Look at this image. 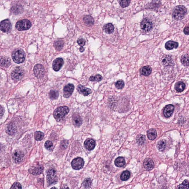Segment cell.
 Here are the masks:
<instances>
[{
  "mask_svg": "<svg viewBox=\"0 0 189 189\" xmlns=\"http://www.w3.org/2000/svg\"><path fill=\"white\" fill-rule=\"evenodd\" d=\"M187 13V9L183 5H179L174 8L172 15L175 20H180L184 18Z\"/></svg>",
  "mask_w": 189,
  "mask_h": 189,
  "instance_id": "1",
  "label": "cell"
},
{
  "mask_svg": "<svg viewBox=\"0 0 189 189\" xmlns=\"http://www.w3.org/2000/svg\"><path fill=\"white\" fill-rule=\"evenodd\" d=\"M69 112V109L66 106L58 107L54 111L53 115L54 118L57 121H60L67 115Z\"/></svg>",
  "mask_w": 189,
  "mask_h": 189,
  "instance_id": "2",
  "label": "cell"
},
{
  "mask_svg": "<svg viewBox=\"0 0 189 189\" xmlns=\"http://www.w3.org/2000/svg\"><path fill=\"white\" fill-rule=\"evenodd\" d=\"M12 58L16 63L20 64L24 62L25 59V54L22 50L18 49L13 51L12 53Z\"/></svg>",
  "mask_w": 189,
  "mask_h": 189,
  "instance_id": "3",
  "label": "cell"
},
{
  "mask_svg": "<svg viewBox=\"0 0 189 189\" xmlns=\"http://www.w3.org/2000/svg\"><path fill=\"white\" fill-rule=\"evenodd\" d=\"M32 26V24L29 20L24 19L17 21L16 24V28L19 31L26 30Z\"/></svg>",
  "mask_w": 189,
  "mask_h": 189,
  "instance_id": "4",
  "label": "cell"
},
{
  "mask_svg": "<svg viewBox=\"0 0 189 189\" xmlns=\"http://www.w3.org/2000/svg\"><path fill=\"white\" fill-rule=\"evenodd\" d=\"M47 180L49 184H54L57 182V177L56 171L54 168H50L47 172Z\"/></svg>",
  "mask_w": 189,
  "mask_h": 189,
  "instance_id": "5",
  "label": "cell"
},
{
  "mask_svg": "<svg viewBox=\"0 0 189 189\" xmlns=\"http://www.w3.org/2000/svg\"><path fill=\"white\" fill-rule=\"evenodd\" d=\"M24 70L20 67H17L15 68L14 70L12 71L11 77L12 79L15 81L21 79L24 76Z\"/></svg>",
  "mask_w": 189,
  "mask_h": 189,
  "instance_id": "6",
  "label": "cell"
},
{
  "mask_svg": "<svg viewBox=\"0 0 189 189\" xmlns=\"http://www.w3.org/2000/svg\"><path fill=\"white\" fill-rule=\"evenodd\" d=\"M141 29L146 32H149L153 28V23L149 19L145 18L142 20L141 24Z\"/></svg>",
  "mask_w": 189,
  "mask_h": 189,
  "instance_id": "7",
  "label": "cell"
},
{
  "mask_svg": "<svg viewBox=\"0 0 189 189\" xmlns=\"http://www.w3.org/2000/svg\"><path fill=\"white\" fill-rule=\"evenodd\" d=\"M84 161L83 159L81 157H77L74 159L71 163V165L73 169L79 170L84 167Z\"/></svg>",
  "mask_w": 189,
  "mask_h": 189,
  "instance_id": "8",
  "label": "cell"
},
{
  "mask_svg": "<svg viewBox=\"0 0 189 189\" xmlns=\"http://www.w3.org/2000/svg\"><path fill=\"white\" fill-rule=\"evenodd\" d=\"M34 73L35 75L38 78H43L45 73L44 66L40 64H37L34 68Z\"/></svg>",
  "mask_w": 189,
  "mask_h": 189,
  "instance_id": "9",
  "label": "cell"
},
{
  "mask_svg": "<svg viewBox=\"0 0 189 189\" xmlns=\"http://www.w3.org/2000/svg\"><path fill=\"white\" fill-rule=\"evenodd\" d=\"M11 29L12 24L9 20H4L0 22V30L3 32H10Z\"/></svg>",
  "mask_w": 189,
  "mask_h": 189,
  "instance_id": "10",
  "label": "cell"
},
{
  "mask_svg": "<svg viewBox=\"0 0 189 189\" xmlns=\"http://www.w3.org/2000/svg\"><path fill=\"white\" fill-rule=\"evenodd\" d=\"M24 153L21 150H16L13 152L12 155V158L13 161L16 163L21 162L24 158Z\"/></svg>",
  "mask_w": 189,
  "mask_h": 189,
  "instance_id": "11",
  "label": "cell"
},
{
  "mask_svg": "<svg viewBox=\"0 0 189 189\" xmlns=\"http://www.w3.org/2000/svg\"><path fill=\"white\" fill-rule=\"evenodd\" d=\"M74 85L73 84H69L65 86L63 89V96L66 98H69L71 96L74 91Z\"/></svg>",
  "mask_w": 189,
  "mask_h": 189,
  "instance_id": "12",
  "label": "cell"
},
{
  "mask_svg": "<svg viewBox=\"0 0 189 189\" xmlns=\"http://www.w3.org/2000/svg\"><path fill=\"white\" fill-rule=\"evenodd\" d=\"M64 64V60L62 58H58L55 59L53 62L52 66L53 69L55 71H58L62 68Z\"/></svg>",
  "mask_w": 189,
  "mask_h": 189,
  "instance_id": "13",
  "label": "cell"
},
{
  "mask_svg": "<svg viewBox=\"0 0 189 189\" xmlns=\"http://www.w3.org/2000/svg\"><path fill=\"white\" fill-rule=\"evenodd\" d=\"M77 90L80 94L85 96H88L92 93V90L89 88L85 87L83 86L79 85L77 86Z\"/></svg>",
  "mask_w": 189,
  "mask_h": 189,
  "instance_id": "14",
  "label": "cell"
},
{
  "mask_svg": "<svg viewBox=\"0 0 189 189\" xmlns=\"http://www.w3.org/2000/svg\"><path fill=\"white\" fill-rule=\"evenodd\" d=\"M84 146L88 150H92L94 149L96 145V141L92 138H88L84 142Z\"/></svg>",
  "mask_w": 189,
  "mask_h": 189,
  "instance_id": "15",
  "label": "cell"
},
{
  "mask_svg": "<svg viewBox=\"0 0 189 189\" xmlns=\"http://www.w3.org/2000/svg\"><path fill=\"white\" fill-rule=\"evenodd\" d=\"M174 107L172 105H168L165 106L164 110V114L166 118H169L173 114Z\"/></svg>",
  "mask_w": 189,
  "mask_h": 189,
  "instance_id": "16",
  "label": "cell"
},
{
  "mask_svg": "<svg viewBox=\"0 0 189 189\" xmlns=\"http://www.w3.org/2000/svg\"><path fill=\"white\" fill-rule=\"evenodd\" d=\"M143 165L145 169L147 171H150L153 169L154 164L151 159H145L143 162Z\"/></svg>",
  "mask_w": 189,
  "mask_h": 189,
  "instance_id": "17",
  "label": "cell"
},
{
  "mask_svg": "<svg viewBox=\"0 0 189 189\" xmlns=\"http://www.w3.org/2000/svg\"><path fill=\"white\" fill-rule=\"evenodd\" d=\"M82 123V120L78 114H75L73 116V123L76 127H79Z\"/></svg>",
  "mask_w": 189,
  "mask_h": 189,
  "instance_id": "18",
  "label": "cell"
},
{
  "mask_svg": "<svg viewBox=\"0 0 189 189\" xmlns=\"http://www.w3.org/2000/svg\"><path fill=\"white\" fill-rule=\"evenodd\" d=\"M43 167L42 166H39L34 167L33 168H30L28 171L30 173L34 175H38L42 174L43 172Z\"/></svg>",
  "mask_w": 189,
  "mask_h": 189,
  "instance_id": "19",
  "label": "cell"
},
{
  "mask_svg": "<svg viewBox=\"0 0 189 189\" xmlns=\"http://www.w3.org/2000/svg\"><path fill=\"white\" fill-rule=\"evenodd\" d=\"M179 46V43L177 42L169 41L165 43V47L167 50H170L174 48H177Z\"/></svg>",
  "mask_w": 189,
  "mask_h": 189,
  "instance_id": "20",
  "label": "cell"
},
{
  "mask_svg": "<svg viewBox=\"0 0 189 189\" xmlns=\"http://www.w3.org/2000/svg\"><path fill=\"white\" fill-rule=\"evenodd\" d=\"M161 62L165 66H171L172 64V58L170 55H165L163 57Z\"/></svg>",
  "mask_w": 189,
  "mask_h": 189,
  "instance_id": "21",
  "label": "cell"
},
{
  "mask_svg": "<svg viewBox=\"0 0 189 189\" xmlns=\"http://www.w3.org/2000/svg\"><path fill=\"white\" fill-rule=\"evenodd\" d=\"M10 64V60L8 57H0V66L3 67H8Z\"/></svg>",
  "mask_w": 189,
  "mask_h": 189,
  "instance_id": "22",
  "label": "cell"
},
{
  "mask_svg": "<svg viewBox=\"0 0 189 189\" xmlns=\"http://www.w3.org/2000/svg\"><path fill=\"white\" fill-rule=\"evenodd\" d=\"M84 23L88 26H91L94 23V20L90 15H86L83 18Z\"/></svg>",
  "mask_w": 189,
  "mask_h": 189,
  "instance_id": "23",
  "label": "cell"
},
{
  "mask_svg": "<svg viewBox=\"0 0 189 189\" xmlns=\"http://www.w3.org/2000/svg\"><path fill=\"white\" fill-rule=\"evenodd\" d=\"M152 68L150 66H145L141 68L140 70L141 74L144 76H148L152 73Z\"/></svg>",
  "mask_w": 189,
  "mask_h": 189,
  "instance_id": "24",
  "label": "cell"
},
{
  "mask_svg": "<svg viewBox=\"0 0 189 189\" xmlns=\"http://www.w3.org/2000/svg\"><path fill=\"white\" fill-rule=\"evenodd\" d=\"M147 135L149 139L151 141L154 140L157 137V133L156 129H151L147 131Z\"/></svg>",
  "mask_w": 189,
  "mask_h": 189,
  "instance_id": "25",
  "label": "cell"
},
{
  "mask_svg": "<svg viewBox=\"0 0 189 189\" xmlns=\"http://www.w3.org/2000/svg\"><path fill=\"white\" fill-rule=\"evenodd\" d=\"M103 30L106 33L111 34L114 32V28L112 24H105L103 28Z\"/></svg>",
  "mask_w": 189,
  "mask_h": 189,
  "instance_id": "26",
  "label": "cell"
},
{
  "mask_svg": "<svg viewBox=\"0 0 189 189\" xmlns=\"http://www.w3.org/2000/svg\"><path fill=\"white\" fill-rule=\"evenodd\" d=\"M175 87L177 91L182 92L185 89L186 84L183 82L179 81L175 84Z\"/></svg>",
  "mask_w": 189,
  "mask_h": 189,
  "instance_id": "27",
  "label": "cell"
},
{
  "mask_svg": "<svg viewBox=\"0 0 189 189\" xmlns=\"http://www.w3.org/2000/svg\"><path fill=\"white\" fill-rule=\"evenodd\" d=\"M166 141L165 139L160 140L157 145V148L160 152L164 151L166 146Z\"/></svg>",
  "mask_w": 189,
  "mask_h": 189,
  "instance_id": "28",
  "label": "cell"
},
{
  "mask_svg": "<svg viewBox=\"0 0 189 189\" xmlns=\"http://www.w3.org/2000/svg\"><path fill=\"white\" fill-rule=\"evenodd\" d=\"M115 164L116 167H122L125 164V160L123 157H119L116 159Z\"/></svg>",
  "mask_w": 189,
  "mask_h": 189,
  "instance_id": "29",
  "label": "cell"
},
{
  "mask_svg": "<svg viewBox=\"0 0 189 189\" xmlns=\"http://www.w3.org/2000/svg\"><path fill=\"white\" fill-rule=\"evenodd\" d=\"M64 45V43L63 41L59 40L56 41L54 42V46L56 50L58 51H60L63 48Z\"/></svg>",
  "mask_w": 189,
  "mask_h": 189,
  "instance_id": "30",
  "label": "cell"
},
{
  "mask_svg": "<svg viewBox=\"0 0 189 189\" xmlns=\"http://www.w3.org/2000/svg\"><path fill=\"white\" fill-rule=\"evenodd\" d=\"M145 136L141 134H138L136 137V141L139 145H143L145 143Z\"/></svg>",
  "mask_w": 189,
  "mask_h": 189,
  "instance_id": "31",
  "label": "cell"
},
{
  "mask_svg": "<svg viewBox=\"0 0 189 189\" xmlns=\"http://www.w3.org/2000/svg\"><path fill=\"white\" fill-rule=\"evenodd\" d=\"M49 97L51 100H55L58 98L59 96V92L58 91L51 90L50 92Z\"/></svg>",
  "mask_w": 189,
  "mask_h": 189,
  "instance_id": "32",
  "label": "cell"
},
{
  "mask_svg": "<svg viewBox=\"0 0 189 189\" xmlns=\"http://www.w3.org/2000/svg\"><path fill=\"white\" fill-rule=\"evenodd\" d=\"M182 64L184 66H188V54H184L182 56L181 59Z\"/></svg>",
  "mask_w": 189,
  "mask_h": 189,
  "instance_id": "33",
  "label": "cell"
},
{
  "mask_svg": "<svg viewBox=\"0 0 189 189\" xmlns=\"http://www.w3.org/2000/svg\"><path fill=\"white\" fill-rule=\"evenodd\" d=\"M130 173L129 171H123L120 175V179L123 181H125L128 180L130 178Z\"/></svg>",
  "mask_w": 189,
  "mask_h": 189,
  "instance_id": "34",
  "label": "cell"
},
{
  "mask_svg": "<svg viewBox=\"0 0 189 189\" xmlns=\"http://www.w3.org/2000/svg\"><path fill=\"white\" fill-rule=\"evenodd\" d=\"M44 134L40 131L36 132L35 134V138L37 141H41L44 138Z\"/></svg>",
  "mask_w": 189,
  "mask_h": 189,
  "instance_id": "35",
  "label": "cell"
},
{
  "mask_svg": "<svg viewBox=\"0 0 189 189\" xmlns=\"http://www.w3.org/2000/svg\"><path fill=\"white\" fill-rule=\"evenodd\" d=\"M92 180L90 178H87L84 180L83 183V186L85 188H90L91 186Z\"/></svg>",
  "mask_w": 189,
  "mask_h": 189,
  "instance_id": "36",
  "label": "cell"
},
{
  "mask_svg": "<svg viewBox=\"0 0 189 189\" xmlns=\"http://www.w3.org/2000/svg\"><path fill=\"white\" fill-rule=\"evenodd\" d=\"M102 77L100 75H96V76H92L90 77L89 81H96L100 82L102 79Z\"/></svg>",
  "mask_w": 189,
  "mask_h": 189,
  "instance_id": "37",
  "label": "cell"
},
{
  "mask_svg": "<svg viewBox=\"0 0 189 189\" xmlns=\"http://www.w3.org/2000/svg\"><path fill=\"white\" fill-rule=\"evenodd\" d=\"M131 0H120V4L122 8H126L129 5Z\"/></svg>",
  "mask_w": 189,
  "mask_h": 189,
  "instance_id": "38",
  "label": "cell"
},
{
  "mask_svg": "<svg viewBox=\"0 0 189 189\" xmlns=\"http://www.w3.org/2000/svg\"><path fill=\"white\" fill-rule=\"evenodd\" d=\"M116 87L118 89H122L125 86V83L122 80H119L115 84Z\"/></svg>",
  "mask_w": 189,
  "mask_h": 189,
  "instance_id": "39",
  "label": "cell"
},
{
  "mask_svg": "<svg viewBox=\"0 0 189 189\" xmlns=\"http://www.w3.org/2000/svg\"><path fill=\"white\" fill-rule=\"evenodd\" d=\"M189 183L187 180H185L181 184L179 185L177 187L178 189L188 188Z\"/></svg>",
  "mask_w": 189,
  "mask_h": 189,
  "instance_id": "40",
  "label": "cell"
},
{
  "mask_svg": "<svg viewBox=\"0 0 189 189\" xmlns=\"http://www.w3.org/2000/svg\"><path fill=\"white\" fill-rule=\"evenodd\" d=\"M53 143L51 141H46L44 144L45 147L48 150H50L53 147Z\"/></svg>",
  "mask_w": 189,
  "mask_h": 189,
  "instance_id": "41",
  "label": "cell"
},
{
  "mask_svg": "<svg viewBox=\"0 0 189 189\" xmlns=\"http://www.w3.org/2000/svg\"><path fill=\"white\" fill-rule=\"evenodd\" d=\"M68 144H69V143H68V141H66V140H63V141H62V142H61L60 145L61 149H66L67 147Z\"/></svg>",
  "mask_w": 189,
  "mask_h": 189,
  "instance_id": "42",
  "label": "cell"
},
{
  "mask_svg": "<svg viewBox=\"0 0 189 189\" xmlns=\"http://www.w3.org/2000/svg\"><path fill=\"white\" fill-rule=\"evenodd\" d=\"M77 43L79 45L81 46V47H83L85 45V40L82 38H81L77 40Z\"/></svg>",
  "mask_w": 189,
  "mask_h": 189,
  "instance_id": "43",
  "label": "cell"
},
{
  "mask_svg": "<svg viewBox=\"0 0 189 189\" xmlns=\"http://www.w3.org/2000/svg\"><path fill=\"white\" fill-rule=\"evenodd\" d=\"M11 188L12 189H21V186L19 183L16 182L12 186Z\"/></svg>",
  "mask_w": 189,
  "mask_h": 189,
  "instance_id": "44",
  "label": "cell"
},
{
  "mask_svg": "<svg viewBox=\"0 0 189 189\" xmlns=\"http://www.w3.org/2000/svg\"><path fill=\"white\" fill-rule=\"evenodd\" d=\"M4 113H5V109L2 106H0V119L3 116Z\"/></svg>",
  "mask_w": 189,
  "mask_h": 189,
  "instance_id": "45",
  "label": "cell"
},
{
  "mask_svg": "<svg viewBox=\"0 0 189 189\" xmlns=\"http://www.w3.org/2000/svg\"><path fill=\"white\" fill-rule=\"evenodd\" d=\"M8 130L9 131V134H13V132L15 131V129L14 127L13 126H9L8 127Z\"/></svg>",
  "mask_w": 189,
  "mask_h": 189,
  "instance_id": "46",
  "label": "cell"
},
{
  "mask_svg": "<svg viewBox=\"0 0 189 189\" xmlns=\"http://www.w3.org/2000/svg\"><path fill=\"white\" fill-rule=\"evenodd\" d=\"M185 34L186 35H189V27L188 26H186L184 28V30H183Z\"/></svg>",
  "mask_w": 189,
  "mask_h": 189,
  "instance_id": "47",
  "label": "cell"
},
{
  "mask_svg": "<svg viewBox=\"0 0 189 189\" xmlns=\"http://www.w3.org/2000/svg\"><path fill=\"white\" fill-rule=\"evenodd\" d=\"M84 50H85V49H84L83 47H80V51H81V52H83L84 51Z\"/></svg>",
  "mask_w": 189,
  "mask_h": 189,
  "instance_id": "48",
  "label": "cell"
}]
</instances>
